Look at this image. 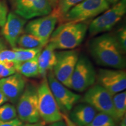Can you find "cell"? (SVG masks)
I'll use <instances>...</instances> for the list:
<instances>
[{"label":"cell","instance_id":"6da1fadb","mask_svg":"<svg viewBox=\"0 0 126 126\" xmlns=\"http://www.w3.org/2000/svg\"><path fill=\"white\" fill-rule=\"evenodd\" d=\"M89 51L99 65L110 68L124 70L126 65L125 52L116 36L105 33L94 37L89 43Z\"/></svg>","mask_w":126,"mask_h":126},{"label":"cell","instance_id":"7a4b0ae2","mask_svg":"<svg viewBox=\"0 0 126 126\" xmlns=\"http://www.w3.org/2000/svg\"><path fill=\"white\" fill-rule=\"evenodd\" d=\"M88 25L85 22L61 24L52 33L48 43L54 50H73L85 39Z\"/></svg>","mask_w":126,"mask_h":126},{"label":"cell","instance_id":"3957f363","mask_svg":"<svg viewBox=\"0 0 126 126\" xmlns=\"http://www.w3.org/2000/svg\"><path fill=\"white\" fill-rule=\"evenodd\" d=\"M37 86L38 109L40 119L46 124L59 122L63 120V114L55 100L46 76Z\"/></svg>","mask_w":126,"mask_h":126},{"label":"cell","instance_id":"277c9868","mask_svg":"<svg viewBox=\"0 0 126 126\" xmlns=\"http://www.w3.org/2000/svg\"><path fill=\"white\" fill-rule=\"evenodd\" d=\"M110 7L106 0H83L68 11L59 22L60 25L85 22L97 16Z\"/></svg>","mask_w":126,"mask_h":126},{"label":"cell","instance_id":"5b68a950","mask_svg":"<svg viewBox=\"0 0 126 126\" xmlns=\"http://www.w3.org/2000/svg\"><path fill=\"white\" fill-rule=\"evenodd\" d=\"M17 116L22 122L35 123L41 120L38 109L37 86L29 83L17 102Z\"/></svg>","mask_w":126,"mask_h":126},{"label":"cell","instance_id":"8992f818","mask_svg":"<svg viewBox=\"0 0 126 126\" xmlns=\"http://www.w3.org/2000/svg\"><path fill=\"white\" fill-rule=\"evenodd\" d=\"M126 12V0H120L91 22L88 29L89 35L95 36L110 31L120 21Z\"/></svg>","mask_w":126,"mask_h":126},{"label":"cell","instance_id":"52a82bcc","mask_svg":"<svg viewBox=\"0 0 126 126\" xmlns=\"http://www.w3.org/2000/svg\"><path fill=\"white\" fill-rule=\"evenodd\" d=\"M96 72L88 57L79 56L71 79L70 89L78 92H83L94 85Z\"/></svg>","mask_w":126,"mask_h":126},{"label":"cell","instance_id":"ba28073f","mask_svg":"<svg viewBox=\"0 0 126 126\" xmlns=\"http://www.w3.org/2000/svg\"><path fill=\"white\" fill-rule=\"evenodd\" d=\"M48 86L63 114L67 115L72 108L81 101V95L76 94L57 79L52 71L46 75Z\"/></svg>","mask_w":126,"mask_h":126},{"label":"cell","instance_id":"9c48e42d","mask_svg":"<svg viewBox=\"0 0 126 126\" xmlns=\"http://www.w3.org/2000/svg\"><path fill=\"white\" fill-rule=\"evenodd\" d=\"M79 56L78 51L75 49L56 51L57 61L52 71L57 79L69 89Z\"/></svg>","mask_w":126,"mask_h":126},{"label":"cell","instance_id":"30bf717a","mask_svg":"<svg viewBox=\"0 0 126 126\" xmlns=\"http://www.w3.org/2000/svg\"><path fill=\"white\" fill-rule=\"evenodd\" d=\"M81 100L90 105L97 112L106 113L115 120L113 95L99 85H94L86 90Z\"/></svg>","mask_w":126,"mask_h":126},{"label":"cell","instance_id":"8fae6325","mask_svg":"<svg viewBox=\"0 0 126 126\" xmlns=\"http://www.w3.org/2000/svg\"><path fill=\"white\" fill-rule=\"evenodd\" d=\"M14 13L25 19L50 14L53 6L49 0H10Z\"/></svg>","mask_w":126,"mask_h":126},{"label":"cell","instance_id":"7c38bea8","mask_svg":"<svg viewBox=\"0 0 126 126\" xmlns=\"http://www.w3.org/2000/svg\"><path fill=\"white\" fill-rule=\"evenodd\" d=\"M97 84L114 95L126 89V72L123 70L100 68L96 74Z\"/></svg>","mask_w":126,"mask_h":126},{"label":"cell","instance_id":"4fadbf2b","mask_svg":"<svg viewBox=\"0 0 126 126\" xmlns=\"http://www.w3.org/2000/svg\"><path fill=\"white\" fill-rule=\"evenodd\" d=\"M57 22V18L50 13L47 15L38 17L31 20L25 26L24 32L26 33L35 36L48 43Z\"/></svg>","mask_w":126,"mask_h":126},{"label":"cell","instance_id":"5bb4252c","mask_svg":"<svg viewBox=\"0 0 126 126\" xmlns=\"http://www.w3.org/2000/svg\"><path fill=\"white\" fill-rule=\"evenodd\" d=\"M26 23V19L13 12H9L8 15L1 32L5 39L12 48L16 47L17 41L24 32Z\"/></svg>","mask_w":126,"mask_h":126},{"label":"cell","instance_id":"9a60e30c","mask_svg":"<svg viewBox=\"0 0 126 126\" xmlns=\"http://www.w3.org/2000/svg\"><path fill=\"white\" fill-rule=\"evenodd\" d=\"M26 86L22 75L16 72L10 76L0 79V89L12 103H17Z\"/></svg>","mask_w":126,"mask_h":126},{"label":"cell","instance_id":"2e32d148","mask_svg":"<svg viewBox=\"0 0 126 126\" xmlns=\"http://www.w3.org/2000/svg\"><path fill=\"white\" fill-rule=\"evenodd\" d=\"M97 111L87 103L77 104L68 113L69 119L75 126H88Z\"/></svg>","mask_w":126,"mask_h":126},{"label":"cell","instance_id":"e0dca14e","mask_svg":"<svg viewBox=\"0 0 126 126\" xmlns=\"http://www.w3.org/2000/svg\"><path fill=\"white\" fill-rule=\"evenodd\" d=\"M57 61L56 51L48 45L39 54L38 67L39 75L45 77L49 71H53Z\"/></svg>","mask_w":126,"mask_h":126},{"label":"cell","instance_id":"ac0fdd59","mask_svg":"<svg viewBox=\"0 0 126 126\" xmlns=\"http://www.w3.org/2000/svg\"><path fill=\"white\" fill-rule=\"evenodd\" d=\"M38 56L22 63H15L16 72L27 78H36L39 76Z\"/></svg>","mask_w":126,"mask_h":126},{"label":"cell","instance_id":"d6986e66","mask_svg":"<svg viewBox=\"0 0 126 126\" xmlns=\"http://www.w3.org/2000/svg\"><path fill=\"white\" fill-rule=\"evenodd\" d=\"M113 103L115 113V120L119 123L126 116V92L123 91L113 96Z\"/></svg>","mask_w":126,"mask_h":126},{"label":"cell","instance_id":"ffe728a7","mask_svg":"<svg viewBox=\"0 0 126 126\" xmlns=\"http://www.w3.org/2000/svg\"><path fill=\"white\" fill-rule=\"evenodd\" d=\"M47 43L36 36L28 33L22 34L17 41V45L19 47L25 48H43Z\"/></svg>","mask_w":126,"mask_h":126},{"label":"cell","instance_id":"44dd1931","mask_svg":"<svg viewBox=\"0 0 126 126\" xmlns=\"http://www.w3.org/2000/svg\"><path fill=\"white\" fill-rule=\"evenodd\" d=\"M83 0H57L51 13L60 21L68 11Z\"/></svg>","mask_w":126,"mask_h":126},{"label":"cell","instance_id":"7402d4cb","mask_svg":"<svg viewBox=\"0 0 126 126\" xmlns=\"http://www.w3.org/2000/svg\"><path fill=\"white\" fill-rule=\"evenodd\" d=\"M43 48H25L16 47L12 48L16 54L15 63H22L32 60L40 54Z\"/></svg>","mask_w":126,"mask_h":126},{"label":"cell","instance_id":"603a6c76","mask_svg":"<svg viewBox=\"0 0 126 126\" xmlns=\"http://www.w3.org/2000/svg\"><path fill=\"white\" fill-rule=\"evenodd\" d=\"M117 123L109 115L99 112L88 126H119Z\"/></svg>","mask_w":126,"mask_h":126},{"label":"cell","instance_id":"cb8c5ba5","mask_svg":"<svg viewBox=\"0 0 126 126\" xmlns=\"http://www.w3.org/2000/svg\"><path fill=\"white\" fill-rule=\"evenodd\" d=\"M17 117L16 109L11 103H4L0 106V120L7 122Z\"/></svg>","mask_w":126,"mask_h":126},{"label":"cell","instance_id":"d4e9b609","mask_svg":"<svg viewBox=\"0 0 126 126\" xmlns=\"http://www.w3.org/2000/svg\"><path fill=\"white\" fill-rule=\"evenodd\" d=\"M16 61V54L13 50L7 48L4 42L0 39V62L14 63Z\"/></svg>","mask_w":126,"mask_h":126},{"label":"cell","instance_id":"484cf974","mask_svg":"<svg viewBox=\"0 0 126 126\" xmlns=\"http://www.w3.org/2000/svg\"><path fill=\"white\" fill-rule=\"evenodd\" d=\"M16 72L15 63L0 62V79L10 76Z\"/></svg>","mask_w":126,"mask_h":126},{"label":"cell","instance_id":"4316f807","mask_svg":"<svg viewBox=\"0 0 126 126\" xmlns=\"http://www.w3.org/2000/svg\"><path fill=\"white\" fill-rule=\"evenodd\" d=\"M116 36V39L119 42V45L123 50L124 52L126 51V28L125 26L121 28L118 30Z\"/></svg>","mask_w":126,"mask_h":126},{"label":"cell","instance_id":"83f0119b","mask_svg":"<svg viewBox=\"0 0 126 126\" xmlns=\"http://www.w3.org/2000/svg\"><path fill=\"white\" fill-rule=\"evenodd\" d=\"M8 8L5 3L0 0V27H2L5 23L8 16Z\"/></svg>","mask_w":126,"mask_h":126},{"label":"cell","instance_id":"f1b7e54d","mask_svg":"<svg viewBox=\"0 0 126 126\" xmlns=\"http://www.w3.org/2000/svg\"><path fill=\"white\" fill-rule=\"evenodd\" d=\"M24 124V123L22 122L19 118H15L7 122L0 120V126H23Z\"/></svg>","mask_w":126,"mask_h":126},{"label":"cell","instance_id":"f546056e","mask_svg":"<svg viewBox=\"0 0 126 126\" xmlns=\"http://www.w3.org/2000/svg\"><path fill=\"white\" fill-rule=\"evenodd\" d=\"M7 102H8V99L6 97L4 93L2 92V91L0 89V106L4 105Z\"/></svg>","mask_w":126,"mask_h":126},{"label":"cell","instance_id":"4dcf8cb0","mask_svg":"<svg viewBox=\"0 0 126 126\" xmlns=\"http://www.w3.org/2000/svg\"><path fill=\"white\" fill-rule=\"evenodd\" d=\"M48 126H68L66 122H65L64 119L62 120L59 121V122H56L48 124Z\"/></svg>","mask_w":126,"mask_h":126},{"label":"cell","instance_id":"1f68e13d","mask_svg":"<svg viewBox=\"0 0 126 126\" xmlns=\"http://www.w3.org/2000/svg\"><path fill=\"white\" fill-rule=\"evenodd\" d=\"M46 123L43 121L42 122H39L37 123H26V124H24L23 126H45Z\"/></svg>","mask_w":126,"mask_h":126},{"label":"cell","instance_id":"d6a6232c","mask_svg":"<svg viewBox=\"0 0 126 126\" xmlns=\"http://www.w3.org/2000/svg\"><path fill=\"white\" fill-rule=\"evenodd\" d=\"M63 119L65 120V122H66V123H67L68 126H74V124L72 123L71 121L69 119V118L67 116V115L63 114Z\"/></svg>","mask_w":126,"mask_h":126},{"label":"cell","instance_id":"836d02e7","mask_svg":"<svg viewBox=\"0 0 126 126\" xmlns=\"http://www.w3.org/2000/svg\"><path fill=\"white\" fill-rule=\"evenodd\" d=\"M106 1L110 6H113L117 4V2H119L120 0H106Z\"/></svg>","mask_w":126,"mask_h":126},{"label":"cell","instance_id":"e575fe53","mask_svg":"<svg viewBox=\"0 0 126 126\" xmlns=\"http://www.w3.org/2000/svg\"><path fill=\"white\" fill-rule=\"evenodd\" d=\"M126 116L123 118V119L121 120L119 122V126H126Z\"/></svg>","mask_w":126,"mask_h":126},{"label":"cell","instance_id":"d590c367","mask_svg":"<svg viewBox=\"0 0 126 126\" xmlns=\"http://www.w3.org/2000/svg\"><path fill=\"white\" fill-rule=\"evenodd\" d=\"M49 1H50V2H51L52 5H53V7H54V6H55V5L56 4L57 1V0H49Z\"/></svg>","mask_w":126,"mask_h":126},{"label":"cell","instance_id":"8d00e7d4","mask_svg":"<svg viewBox=\"0 0 126 126\" xmlns=\"http://www.w3.org/2000/svg\"><path fill=\"white\" fill-rule=\"evenodd\" d=\"M74 126H75V125H74Z\"/></svg>","mask_w":126,"mask_h":126}]
</instances>
